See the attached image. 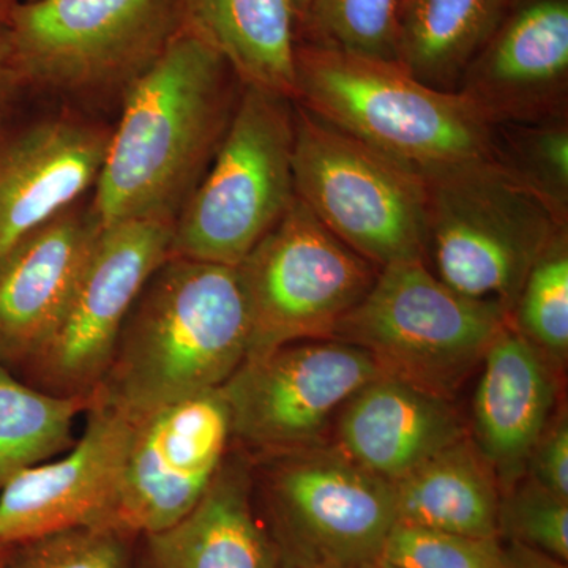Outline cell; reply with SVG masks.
I'll list each match as a JSON object with an SVG mask.
<instances>
[{"instance_id":"1","label":"cell","mask_w":568,"mask_h":568,"mask_svg":"<svg viewBox=\"0 0 568 568\" xmlns=\"http://www.w3.org/2000/svg\"><path fill=\"white\" fill-rule=\"evenodd\" d=\"M242 88L230 63L183 26L134 82L112 125L89 196L102 230L175 222L222 144Z\"/></svg>"},{"instance_id":"32","label":"cell","mask_w":568,"mask_h":568,"mask_svg":"<svg viewBox=\"0 0 568 568\" xmlns=\"http://www.w3.org/2000/svg\"><path fill=\"white\" fill-rule=\"evenodd\" d=\"M6 21L0 22V125L29 100V93L11 51Z\"/></svg>"},{"instance_id":"3","label":"cell","mask_w":568,"mask_h":568,"mask_svg":"<svg viewBox=\"0 0 568 568\" xmlns=\"http://www.w3.org/2000/svg\"><path fill=\"white\" fill-rule=\"evenodd\" d=\"M294 103L422 179L499 156L496 126L462 93L396 62L297 44Z\"/></svg>"},{"instance_id":"16","label":"cell","mask_w":568,"mask_h":568,"mask_svg":"<svg viewBox=\"0 0 568 568\" xmlns=\"http://www.w3.org/2000/svg\"><path fill=\"white\" fill-rule=\"evenodd\" d=\"M457 92L495 126L567 118L568 0H517Z\"/></svg>"},{"instance_id":"10","label":"cell","mask_w":568,"mask_h":568,"mask_svg":"<svg viewBox=\"0 0 568 568\" xmlns=\"http://www.w3.org/2000/svg\"><path fill=\"white\" fill-rule=\"evenodd\" d=\"M237 271L252 324L248 355H256L331 338L381 268L336 239L295 196Z\"/></svg>"},{"instance_id":"29","label":"cell","mask_w":568,"mask_h":568,"mask_svg":"<svg viewBox=\"0 0 568 568\" xmlns=\"http://www.w3.org/2000/svg\"><path fill=\"white\" fill-rule=\"evenodd\" d=\"M379 562L394 568H503V540L395 521Z\"/></svg>"},{"instance_id":"30","label":"cell","mask_w":568,"mask_h":568,"mask_svg":"<svg viewBox=\"0 0 568 568\" xmlns=\"http://www.w3.org/2000/svg\"><path fill=\"white\" fill-rule=\"evenodd\" d=\"M500 540L518 541L568 560V500L523 476L500 495Z\"/></svg>"},{"instance_id":"9","label":"cell","mask_w":568,"mask_h":568,"mask_svg":"<svg viewBox=\"0 0 568 568\" xmlns=\"http://www.w3.org/2000/svg\"><path fill=\"white\" fill-rule=\"evenodd\" d=\"M293 173L295 196L377 268L424 263L422 175L295 103Z\"/></svg>"},{"instance_id":"12","label":"cell","mask_w":568,"mask_h":568,"mask_svg":"<svg viewBox=\"0 0 568 568\" xmlns=\"http://www.w3.org/2000/svg\"><path fill=\"white\" fill-rule=\"evenodd\" d=\"M174 222L104 227L54 332L14 375L41 392L91 402L138 294L170 257Z\"/></svg>"},{"instance_id":"36","label":"cell","mask_w":568,"mask_h":568,"mask_svg":"<svg viewBox=\"0 0 568 568\" xmlns=\"http://www.w3.org/2000/svg\"><path fill=\"white\" fill-rule=\"evenodd\" d=\"M14 545H0V568L6 566L7 559L10 558Z\"/></svg>"},{"instance_id":"34","label":"cell","mask_w":568,"mask_h":568,"mask_svg":"<svg viewBox=\"0 0 568 568\" xmlns=\"http://www.w3.org/2000/svg\"><path fill=\"white\" fill-rule=\"evenodd\" d=\"M293 2L295 17H297V26L298 22L302 21V18L305 17L306 10H308L310 2L312 0H291Z\"/></svg>"},{"instance_id":"17","label":"cell","mask_w":568,"mask_h":568,"mask_svg":"<svg viewBox=\"0 0 568 568\" xmlns=\"http://www.w3.org/2000/svg\"><path fill=\"white\" fill-rule=\"evenodd\" d=\"M100 234L88 197L29 235L0 263V364L17 372L54 332Z\"/></svg>"},{"instance_id":"15","label":"cell","mask_w":568,"mask_h":568,"mask_svg":"<svg viewBox=\"0 0 568 568\" xmlns=\"http://www.w3.org/2000/svg\"><path fill=\"white\" fill-rule=\"evenodd\" d=\"M80 439L55 459L21 470L0 489V545L103 526L121 481L132 422L89 406Z\"/></svg>"},{"instance_id":"27","label":"cell","mask_w":568,"mask_h":568,"mask_svg":"<svg viewBox=\"0 0 568 568\" xmlns=\"http://www.w3.org/2000/svg\"><path fill=\"white\" fill-rule=\"evenodd\" d=\"M499 159L548 200L567 211V118L496 126Z\"/></svg>"},{"instance_id":"24","label":"cell","mask_w":568,"mask_h":568,"mask_svg":"<svg viewBox=\"0 0 568 568\" xmlns=\"http://www.w3.org/2000/svg\"><path fill=\"white\" fill-rule=\"evenodd\" d=\"M89 402L41 392L0 364V489L28 467L74 444V420Z\"/></svg>"},{"instance_id":"28","label":"cell","mask_w":568,"mask_h":568,"mask_svg":"<svg viewBox=\"0 0 568 568\" xmlns=\"http://www.w3.org/2000/svg\"><path fill=\"white\" fill-rule=\"evenodd\" d=\"M138 538L81 526L14 545L2 568H134Z\"/></svg>"},{"instance_id":"37","label":"cell","mask_w":568,"mask_h":568,"mask_svg":"<svg viewBox=\"0 0 568 568\" xmlns=\"http://www.w3.org/2000/svg\"><path fill=\"white\" fill-rule=\"evenodd\" d=\"M361 568H381V567H379V562H375V564H368V566H364Z\"/></svg>"},{"instance_id":"7","label":"cell","mask_w":568,"mask_h":568,"mask_svg":"<svg viewBox=\"0 0 568 568\" xmlns=\"http://www.w3.org/2000/svg\"><path fill=\"white\" fill-rule=\"evenodd\" d=\"M257 514L280 568H361L379 562L395 523L394 484L332 443L252 458Z\"/></svg>"},{"instance_id":"31","label":"cell","mask_w":568,"mask_h":568,"mask_svg":"<svg viewBox=\"0 0 568 568\" xmlns=\"http://www.w3.org/2000/svg\"><path fill=\"white\" fill-rule=\"evenodd\" d=\"M530 452L526 476L568 500V418L558 410Z\"/></svg>"},{"instance_id":"6","label":"cell","mask_w":568,"mask_h":568,"mask_svg":"<svg viewBox=\"0 0 568 568\" xmlns=\"http://www.w3.org/2000/svg\"><path fill=\"white\" fill-rule=\"evenodd\" d=\"M294 100L245 85L207 173L174 222L170 256L237 267L295 200Z\"/></svg>"},{"instance_id":"38","label":"cell","mask_w":568,"mask_h":568,"mask_svg":"<svg viewBox=\"0 0 568 568\" xmlns=\"http://www.w3.org/2000/svg\"><path fill=\"white\" fill-rule=\"evenodd\" d=\"M379 567L381 568H394V567L387 566V564H384V562H379Z\"/></svg>"},{"instance_id":"20","label":"cell","mask_w":568,"mask_h":568,"mask_svg":"<svg viewBox=\"0 0 568 568\" xmlns=\"http://www.w3.org/2000/svg\"><path fill=\"white\" fill-rule=\"evenodd\" d=\"M136 541L134 568H280L254 504L252 458L234 446L189 515Z\"/></svg>"},{"instance_id":"14","label":"cell","mask_w":568,"mask_h":568,"mask_svg":"<svg viewBox=\"0 0 568 568\" xmlns=\"http://www.w3.org/2000/svg\"><path fill=\"white\" fill-rule=\"evenodd\" d=\"M112 125L108 119L32 99L0 125V263L92 193Z\"/></svg>"},{"instance_id":"33","label":"cell","mask_w":568,"mask_h":568,"mask_svg":"<svg viewBox=\"0 0 568 568\" xmlns=\"http://www.w3.org/2000/svg\"><path fill=\"white\" fill-rule=\"evenodd\" d=\"M503 568H568L567 562L518 541L503 544Z\"/></svg>"},{"instance_id":"35","label":"cell","mask_w":568,"mask_h":568,"mask_svg":"<svg viewBox=\"0 0 568 568\" xmlns=\"http://www.w3.org/2000/svg\"><path fill=\"white\" fill-rule=\"evenodd\" d=\"M18 0H0V22L6 21L9 18V13Z\"/></svg>"},{"instance_id":"11","label":"cell","mask_w":568,"mask_h":568,"mask_svg":"<svg viewBox=\"0 0 568 568\" xmlns=\"http://www.w3.org/2000/svg\"><path fill=\"white\" fill-rule=\"evenodd\" d=\"M383 375L364 349L334 338L248 355L220 387L233 446L260 458L331 443L343 406Z\"/></svg>"},{"instance_id":"4","label":"cell","mask_w":568,"mask_h":568,"mask_svg":"<svg viewBox=\"0 0 568 568\" xmlns=\"http://www.w3.org/2000/svg\"><path fill=\"white\" fill-rule=\"evenodd\" d=\"M6 24L29 99L111 121L182 31L183 10L182 0H28Z\"/></svg>"},{"instance_id":"2","label":"cell","mask_w":568,"mask_h":568,"mask_svg":"<svg viewBox=\"0 0 568 568\" xmlns=\"http://www.w3.org/2000/svg\"><path fill=\"white\" fill-rule=\"evenodd\" d=\"M250 338L237 267L170 256L133 302L89 406L133 422L216 390L245 361Z\"/></svg>"},{"instance_id":"8","label":"cell","mask_w":568,"mask_h":568,"mask_svg":"<svg viewBox=\"0 0 568 568\" xmlns=\"http://www.w3.org/2000/svg\"><path fill=\"white\" fill-rule=\"evenodd\" d=\"M510 321L455 293L422 261L381 268L331 338L364 349L384 375L452 399Z\"/></svg>"},{"instance_id":"13","label":"cell","mask_w":568,"mask_h":568,"mask_svg":"<svg viewBox=\"0 0 568 568\" xmlns=\"http://www.w3.org/2000/svg\"><path fill=\"white\" fill-rule=\"evenodd\" d=\"M231 447L230 407L220 388L133 420L104 528L140 538L181 521L211 488Z\"/></svg>"},{"instance_id":"22","label":"cell","mask_w":568,"mask_h":568,"mask_svg":"<svg viewBox=\"0 0 568 568\" xmlns=\"http://www.w3.org/2000/svg\"><path fill=\"white\" fill-rule=\"evenodd\" d=\"M394 491L395 521L499 538V484L469 435L399 478Z\"/></svg>"},{"instance_id":"26","label":"cell","mask_w":568,"mask_h":568,"mask_svg":"<svg viewBox=\"0 0 568 568\" xmlns=\"http://www.w3.org/2000/svg\"><path fill=\"white\" fill-rule=\"evenodd\" d=\"M402 0H312L297 28L312 47L396 62Z\"/></svg>"},{"instance_id":"21","label":"cell","mask_w":568,"mask_h":568,"mask_svg":"<svg viewBox=\"0 0 568 568\" xmlns=\"http://www.w3.org/2000/svg\"><path fill=\"white\" fill-rule=\"evenodd\" d=\"M183 26L245 85L294 100L297 17L291 0H182Z\"/></svg>"},{"instance_id":"5","label":"cell","mask_w":568,"mask_h":568,"mask_svg":"<svg viewBox=\"0 0 568 568\" xmlns=\"http://www.w3.org/2000/svg\"><path fill=\"white\" fill-rule=\"evenodd\" d=\"M424 181L426 267L455 293L510 316L538 256L567 230V211L499 156Z\"/></svg>"},{"instance_id":"19","label":"cell","mask_w":568,"mask_h":568,"mask_svg":"<svg viewBox=\"0 0 568 568\" xmlns=\"http://www.w3.org/2000/svg\"><path fill=\"white\" fill-rule=\"evenodd\" d=\"M480 366L473 439L503 495L525 476L530 452L555 416L558 381L556 369L510 321L493 338Z\"/></svg>"},{"instance_id":"18","label":"cell","mask_w":568,"mask_h":568,"mask_svg":"<svg viewBox=\"0 0 568 568\" xmlns=\"http://www.w3.org/2000/svg\"><path fill=\"white\" fill-rule=\"evenodd\" d=\"M465 436L452 399L383 375L343 406L331 443L355 465L395 484Z\"/></svg>"},{"instance_id":"25","label":"cell","mask_w":568,"mask_h":568,"mask_svg":"<svg viewBox=\"0 0 568 568\" xmlns=\"http://www.w3.org/2000/svg\"><path fill=\"white\" fill-rule=\"evenodd\" d=\"M510 324L555 369L568 357V230L538 256L511 310Z\"/></svg>"},{"instance_id":"23","label":"cell","mask_w":568,"mask_h":568,"mask_svg":"<svg viewBox=\"0 0 568 568\" xmlns=\"http://www.w3.org/2000/svg\"><path fill=\"white\" fill-rule=\"evenodd\" d=\"M517 0H402L396 63L439 91L457 92L469 63Z\"/></svg>"}]
</instances>
